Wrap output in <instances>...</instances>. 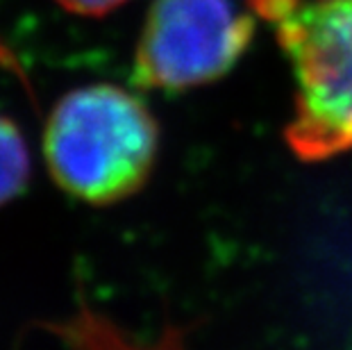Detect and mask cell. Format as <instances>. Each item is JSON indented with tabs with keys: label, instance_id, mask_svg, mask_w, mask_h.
I'll list each match as a JSON object with an SVG mask.
<instances>
[{
	"label": "cell",
	"instance_id": "obj_1",
	"mask_svg": "<svg viewBox=\"0 0 352 350\" xmlns=\"http://www.w3.org/2000/svg\"><path fill=\"white\" fill-rule=\"evenodd\" d=\"M160 153V125L139 96L116 85L73 89L52 107L43 157L59 189L89 205L137 193Z\"/></svg>",
	"mask_w": 352,
	"mask_h": 350
},
{
	"label": "cell",
	"instance_id": "obj_2",
	"mask_svg": "<svg viewBox=\"0 0 352 350\" xmlns=\"http://www.w3.org/2000/svg\"><path fill=\"white\" fill-rule=\"evenodd\" d=\"M296 78L284 139L302 162L352 151V0H250Z\"/></svg>",
	"mask_w": 352,
	"mask_h": 350
},
{
	"label": "cell",
	"instance_id": "obj_3",
	"mask_svg": "<svg viewBox=\"0 0 352 350\" xmlns=\"http://www.w3.org/2000/svg\"><path fill=\"white\" fill-rule=\"evenodd\" d=\"M254 17L232 0H155L134 53L132 82L184 91L228 76L250 48Z\"/></svg>",
	"mask_w": 352,
	"mask_h": 350
},
{
	"label": "cell",
	"instance_id": "obj_4",
	"mask_svg": "<svg viewBox=\"0 0 352 350\" xmlns=\"http://www.w3.org/2000/svg\"><path fill=\"white\" fill-rule=\"evenodd\" d=\"M30 180V153L19 125L0 116V207L25 191Z\"/></svg>",
	"mask_w": 352,
	"mask_h": 350
},
{
	"label": "cell",
	"instance_id": "obj_5",
	"mask_svg": "<svg viewBox=\"0 0 352 350\" xmlns=\"http://www.w3.org/2000/svg\"><path fill=\"white\" fill-rule=\"evenodd\" d=\"M66 12L78 17H104V14L118 10L127 0H55Z\"/></svg>",
	"mask_w": 352,
	"mask_h": 350
}]
</instances>
